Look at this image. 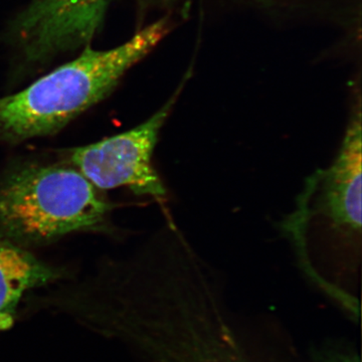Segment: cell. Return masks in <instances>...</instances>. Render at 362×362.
I'll return each instance as SVG.
<instances>
[{"instance_id":"obj_2","label":"cell","mask_w":362,"mask_h":362,"mask_svg":"<svg viewBox=\"0 0 362 362\" xmlns=\"http://www.w3.org/2000/svg\"><path fill=\"white\" fill-rule=\"evenodd\" d=\"M337 156L305 180L292 213L281 221L301 270L327 291L354 277L361 264L362 111L354 94Z\"/></svg>"},{"instance_id":"obj_6","label":"cell","mask_w":362,"mask_h":362,"mask_svg":"<svg viewBox=\"0 0 362 362\" xmlns=\"http://www.w3.org/2000/svg\"><path fill=\"white\" fill-rule=\"evenodd\" d=\"M112 0H32L16 16L11 33L33 63L89 45Z\"/></svg>"},{"instance_id":"obj_9","label":"cell","mask_w":362,"mask_h":362,"mask_svg":"<svg viewBox=\"0 0 362 362\" xmlns=\"http://www.w3.org/2000/svg\"><path fill=\"white\" fill-rule=\"evenodd\" d=\"M161 2H164V4H171V2L175 1V0H160Z\"/></svg>"},{"instance_id":"obj_4","label":"cell","mask_w":362,"mask_h":362,"mask_svg":"<svg viewBox=\"0 0 362 362\" xmlns=\"http://www.w3.org/2000/svg\"><path fill=\"white\" fill-rule=\"evenodd\" d=\"M113 206L65 161L14 162L0 175V238L16 246H49L75 233H105Z\"/></svg>"},{"instance_id":"obj_8","label":"cell","mask_w":362,"mask_h":362,"mask_svg":"<svg viewBox=\"0 0 362 362\" xmlns=\"http://www.w3.org/2000/svg\"><path fill=\"white\" fill-rule=\"evenodd\" d=\"M326 362H361V357L356 354H337Z\"/></svg>"},{"instance_id":"obj_7","label":"cell","mask_w":362,"mask_h":362,"mask_svg":"<svg viewBox=\"0 0 362 362\" xmlns=\"http://www.w3.org/2000/svg\"><path fill=\"white\" fill-rule=\"evenodd\" d=\"M71 278L65 267L51 265L0 238V334L13 329L26 298Z\"/></svg>"},{"instance_id":"obj_3","label":"cell","mask_w":362,"mask_h":362,"mask_svg":"<svg viewBox=\"0 0 362 362\" xmlns=\"http://www.w3.org/2000/svg\"><path fill=\"white\" fill-rule=\"evenodd\" d=\"M168 33V20L162 18L113 49L96 51L87 45L78 58L0 97V143L18 145L57 134L108 97Z\"/></svg>"},{"instance_id":"obj_1","label":"cell","mask_w":362,"mask_h":362,"mask_svg":"<svg viewBox=\"0 0 362 362\" xmlns=\"http://www.w3.org/2000/svg\"><path fill=\"white\" fill-rule=\"evenodd\" d=\"M226 298L218 271L171 230L95 279L74 319L144 362H256Z\"/></svg>"},{"instance_id":"obj_5","label":"cell","mask_w":362,"mask_h":362,"mask_svg":"<svg viewBox=\"0 0 362 362\" xmlns=\"http://www.w3.org/2000/svg\"><path fill=\"white\" fill-rule=\"evenodd\" d=\"M192 74L189 69L168 101L144 122L100 141L64 150L63 161L101 192L126 187L137 197L165 199L166 188L153 165L154 150Z\"/></svg>"}]
</instances>
